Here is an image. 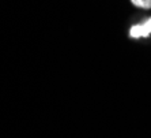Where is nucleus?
<instances>
[{
    "mask_svg": "<svg viewBox=\"0 0 151 138\" xmlns=\"http://www.w3.org/2000/svg\"><path fill=\"white\" fill-rule=\"evenodd\" d=\"M128 37L134 41L147 40L151 37V15L137 19L136 22L131 23L128 28Z\"/></svg>",
    "mask_w": 151,
    "mask_h": 138,
    "instance_id": "f257e3e1",
    "label": "nucleus"
},
{
    "mask_svg": "<svg viewBox=\"0 0 151 138\" xmlns=\"http://www.w3.org/2000/svg\"><path fill=\"white\" fill-rule=\"evenodd\" d=\"M132 7L140 11H151V0H128Z\"/></svg>",
    "mask_w": 151,
    "mask_h": 138,
    "instance_id": "f03ea898",
    "label": "nucleus"
}]
</instances>
